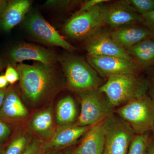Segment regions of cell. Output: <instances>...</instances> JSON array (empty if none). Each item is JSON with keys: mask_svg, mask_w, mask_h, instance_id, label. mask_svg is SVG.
Instances as JSON below:
<instances>
[{"mask_svg": "<svg viewBox=\"0 0 154 154\" xmlns=\"http://www.w3.org/2000/svg\"><path fill=\"white\" fill-rule=\"evenodd\" d=\"M146 70L149 76V80H147L149 83V89H150L152 96L154 97V65Z\"/></svg>", "mask_w": 154, "mask_h": 154, "instance_id": "cell-27", "label": "cell"}, {"mask_svg": "<svg viewBox=\"0 0 154 154\" xmlns=\"http://www.w3.org/2000/svg\"><path fill=\"white\" fill-rule=\"evenodd\" d=\"M86 49L89 55L118 57L132 60L126 50L111 37L110 31L102 28L88 37Z\"/></svg>", "mask_w": 154, "mask_h": 154, "instance_id": "cell-10", "label": "cell"}, {"mask_svg": "<svg viewBox=\"0 0 154 154\" xmlns=\"http://www.w3.org/2000/svg\"><path fill=\"white\" fill-rule=\"evenodd\" d=\"M11 133L9 127L3 122H0V139L5 137Z\"/></svg>", "mask_w": 154, "mask_h": 154, "instance_id": "cell-29", "label": "cell"}, {"mask_svg": "<svg viewBox=\"0 0 154 154\" xmlns=\"http://www.w3.org/2000/svg\"><path fill=\"white\" fill-rule=\"evenodd\" d=\"M0 110V116L8 118H20L28 114V110L14 91H9Z\"/></svg>", "mask_w": 154, "mask_h": 154, "instance_id": "cell-18", "label": "cell"}, {"mask_svg": "<svg viewBox=\"0 0 154 154\" xmlns=\"http://www.w3.org/2000/svg\"><path fill=\"white\" fill-rule=\"evenodd\" d=\"M148 90L147 80L137 75L111 76L98 89L114 107H121L131 100L145 95Z\"/></svg>", "mask_w": 154, "mask_h": 154, "instance_id": "cell-1", "label": "cell"}, {"mask_svg": "<svg viewBox=\"0 0 154 154\" xmlns=\"http://www.w3.org/2000/svg\"><path fill=\"white\" fill-rule=\"evenodd\" d=\"M1 154V148H0V154Z\"/></svg>", "mask_w": 154, "mask_h": 154, "instance_id": "cell-36", "label": "cell"}, {"mask_svg": "<svg viewBox=\"0 0 154 154\" xmlns=\"http://www.w3.org/2000/svg\"><path fill=\"white\" fill-rule=\"evenodd\" d=\"M92 126H81L76 124L63 125L55 131L51 143L56 147L70 145L88 132Z\"/></svg>", "mask_w": 154, "mask_h": 154, "instance_id": "cell-17", "label": "cell"}, {"mask_svg": "<svg viewBox=\"0 0 154 154\" xmlns=\"http://www.w3.org/2000/svg\"><path fill=\"white\" fill-rule=\"evenodd\" d=\"M69 86L84 93L98 90L102 80L88 62L78 57L67 55L60 59Z\"/></svg>", "mask_w": 154, "mask_h": 154, "instance_id": "cell-3", "label": "cell"}, {"mask_svg": "<svg viewBox=\"0 0 154 154\" xmlns=\"http://www.w3.org/2000/svg\"><path fill=\"white\" fill-rule=\"evenodd\" d=\"M144 154H150L148 152H146Z\"/></svg>", "mask_w": 154, "mask_h": 154, "instance_id": "cell-35", "label": "cell"}, {"mask_svg": "<svg viewBox=\"0 0 154 154\" xmlns=\"http://www.w3.org/2000/svg\"><path fill=\"white\" fill-rule=\"evenodd\" d=\"M5 95L6 94H5V92L2 90H0V108L2 106L5 97Z\"/></svg>", "mask_w": 154, "mask_h": 154, "instance_id": "cell-32", "label": "cell"}, {"mask_svg": "<svg viewBox=\"0 0 154 154\" xmlns=\"http://www.w3.org/2000/svg\"><path fill=\"white\" fill-rule=\"evenodd\" d=\"M38 150V143L34 140L21 154H37Z\"/></svg>", "mask_w": 154, "mask_h": 154, "instance_id": "cell-28", "label": "cell"}, {"mask_svg": "<svg viewBox=\"0 0 154 154\" xmlns=\"http://www.w3.org/2000/svg\"><path fill=\"white\" fill-rule=\"evenodd\" d=\"M148 152L150 154H154V140L151 143L149 144L147 146Z\"/></svg>", "mask_w": 154, "mask_h": 154, "instance_id": "cell-33", "label": "cell"}, {"mask_svg": "<svg viewBox=\"0 0 154 154\" xmlns=\"http://www.w3.org/2000/svg\"><path fill=\"white\" fill-rule=\"evenodd\" d=\"M114 113L126 122L136 134H144L153 128L154 100L146 94L119 107Z\"/></svg>", "mask_w": 154, "mask_h": 154, "instance_id": "cell-4", "label": "cell"}, {"mask_svg": "<svg viewBox=\"0 0 154 154\" xmlns=\"http://www.w3.org/2000/svg\"><path fill=\"white\" fill-rule=\"evenodd\" d=\"M110 35L117 44L126 50L144 39L154 38L153 33L142 23L114 28L110 31Z\"/></svg>", "mask_w": 154, "mask_h": 154, "instance_id": "cell-13", "label": "cell"}, {"mask_svg": "<svg viewBox=\"0 0 154 154\" xmlns=\"http://www.w3.org/2000/svg\"><path fill=\"white\" fill-rule=\"evenodd\" d=\"M31 5L28 0L8 2L6 8L0 15V27L9 31L22 22Z\"/></svg>", "mask_w": 154, "mask_h": 154, "instance_id": "cell-14", "label": "cell"}, {"mask_svg": "<svg viewBox=\"0 0 154 154\" xmlns=\"http://www.w3.org/2000/svg\"><path fill=\"white\" fill-rule=\"evenodd\" d=\"M109 2V1L108 0H89V1H86L80 10L77 11L76 13H75L73 16H77L80 14L85 13L91 10L97 5L103 4L104 2Z\"/></svg>", "mask_w": 154, "mask_h": 154, "instance_id": "cell-24", "label": "cell"}, {"mask_svg": "<svg viewBox=\"0 0 154 154\" xmlns=\"http://www.w3.org/2000/svg\"><path fill=\"white\" fill-rule=\"evenodd\" d=\"M105 25L116 28L130 24L142 23L141 15L131 8L124 1L104 5Z\"/></svg>", "mask_w": 154, "mask_h": 154, "instance_id": "cell-11", "label": "cell"}, {"mask_svg": "<svg viewBox=\"0 0 154 154\" xmlns=\"http://www.w3.org/2000/svg\"><path fill=\"white\" fill-rule=\"evenodd\" d=\"M25 25L28 32L40 41L70 51L75 49L39 14H32L26 20Z\"/></svg>", "mask_w": 154, "mask_h": 154, "instance_id": "cell-9", "label": "cell"}, {"mask_svg": "<svg viewBox=\"0 0 154 154\" xmlns=\"http://www.w3.org/2000/svg\"><path fill=\"white\" fill-rule=\"evenodd\" d=\"M149 144L147 135L137 134L134 136L130 145L128 154H144Z\"/></svg>", "mask_w": 154, "mask_h": 154, "instance_id": "cell-21", "label": "cell"}, {"mask_svg": "<svg viewBox=\"0 0 154 154\" xmlns=\"http://www.w3.org/2000/svg\"><path fill=\"white\" fill-rule=\"evenodd\" d=\"M104 4L97 5L84 14L73 16L64 27L65 33L71 38L88 37L105 25Z\"/></svg>", "mask_w": 154, "mask_h": 154, "instance_id": "cell-7", "label": "cell"}, {"mask_svg": "<svg viewBox=\"0 0 154 154\" xmlns=\"http://www.w3.org/2000/svg\"><path fill=\"white\" fill-rule=\"evenodd\" d=\"M3 63L2 61L0 60V71L2 69V68L3 67Z\"/></svg>", "mask_w": 154, "mask_h": 154, "instance_id": "cell-34", "label": "cell"}, {"mask_svg": "<svg viewBox=\"0 0 154 154\" xmlns=\"http://www.w3.org/2000/svg\"><path fill=\"white\" fill-rule=\"evenodd\" d=\"M8 82L6 79L5 75H0V90L5 88L8 85Z\"/></svg>", "mask_w": 154, "mask_h": 154, "instance_id": "cell-30", "label": "cell"}, {"mask_svg": "<svg viewBox=\"0 0 154 154\" xmlns=\"http://www.w3.org/2000/svg\"><path fill=\"white\" fill-rule=\"evenodd\" d=\"M9 56L14 63H22L23 61L32 60L51 66L57 60L55 54L51 51L28 43H22L13 48Z\"/></svg>", "mask_w": 154, "mask_h": 154, "instance_id": "cell-12", "label": "cell"}, {"mask_svg": "<svg viewBox=\"0 0 154 154\" xmlns=\"http://www.w3.org/2000/svg\"><path fill=\"white\" fill-rule=\"evenodd\" d=\"M143 24L154 34V11L141 15Z\"/></svg>", "mask_w": 154, "mask_h": 154, "instance_id": "cell-26", "label": "cell"}, {"mask_svg": "<svg viewBox=\"0 0 154 154\" xmlns=\"http://www.w3.org/2000/svg\"><path fill=\"white\" fill-rule=\"evenodd\" d=\"M52 67L40 63L30 65L22 63L17 65L21 89L30 101H39L52 89L54 82Z\"/></svg>", "mask_w": 154, "mask_h": 154, "instance_id": "cell-2", "label": "cell"}, {"mask_svg": "<svg viewBox=\"0 0 154 154\" xmlns=\"http://www.w3.org/2000/svg\"><path fill=\"white\" fill-rule=\"evenodd\" d=\"M131 8L139 14H147L154 11V0H124Z\"/></svg>", "mask_w": 154, "mask_h": 154, "instance_id": "cell-22", "label": "cell"}, {"mask_svg": "<svg viewBox=\"0 0 154 154\" xmlns=\"http://www.w3.org/2000/svg\"><path fill=\"white\" fill-rule=\"evenodd\" d=\"M77 111L73 99L69 96L60 100L57 108V119L60 124H71L74 121Z\"/></svg>", "mask_w": 154, "mask_h": 154, "instance_id": "cell-19", "label": "cell"}, {"mask_svg": "<svg viewBox=\"0 0 154 154\" xmlns=\"http://www.w3.org/2000/svg\"><path fill=\"white\" fill-rule=\"evenodd\" d=\"M8 83L14 84L20 79L19 73L16 69L11 65H8L5 75Z\"/></svg>", "mask_w": 154, "mask_h": 154, "instance_id": "cell-25", "label": "cell"}, {"mask_svg": "<svg viewBox=\"0 0 154 154\" xmlns=\"http://www.w3.org/2000/svg\"><path fill=\"white\" fill-rule=\"evenodd\" d=\"M52 124V112L48 109L36 114L31 122V125L33 129L39 133L47 132L51 128Z\"/></svg>", "mask_w": 154, "mask_h": 154, "instance_id": "cell-20", "label": "cell"}, {"mask_svg": "<svg viewBox=\"0 0 154 154\" xmlns=\"http://www.w3.org/2000/svg\"><path fill=\"white\" fill-rule=\"evenodd\" d=\"M8 3V2H7V1H0V15L2 14L3 12L5 11Z\"/></svg>", "mask_w": 154, "mask_h": 154, "instance_id": "cell-31", "label": "cell"}, {"mask_svg": "<svg viewBox=\"0 0 154 154\" xmlns=\"http://www.w3.org/2000/svg\"><path fill=\"white\" fill-rule=\"evenodd\" d=\"M87 61L99 75L109 78L119 75H137L141 71L132 60L115 56L87 55Z\"/></svg>", "mask_w": 154, "mask_h": 154, "instance_id": "cell-8", "label": "cell"}, {"mask_svg": "<svg viewBox=\"0 0 154 154\" xmlns=\"http://www.w3.org/2000/svg\"><path fill=\"white\" fill-rule=\"evenodd\" d=\"M105 146L103 154H127L135 136L132 128L113 113L103 121Z\"/></svg>", "mask_w": 154, "mask_h": 154, "instance_id": "cell-5", "label": "cell"}, {"mask_svg": "<svg viewBox=\"0 0 154 154\" xmlns=\"http://www.w3.org/2000/svg\"><path fill=\"white\" fill-rule=\"evenodd\" d=\"M103 121L91 127L75 154H103L105 146Z\"/></svg>", "mask_w": 154, "mask_h": 154, "instance_id": "cell-15", "label": "cell"}, {"mask_svg": "<svg viewBox=\"0 0 154 154\" xmlns=\"http://www.w3.org/2000/svg\"><path fill=\"white\" fill-rule=\"evenodd\" d=\"M81 104V113L76 123L79 126H93L114 112V107L98 90L82 93Z\"/></svg>", "mask_w": 154, "mask_h": 154, "instance_id": "cell-6", "label": "cell"}, {"mask_svg": "<svg viewBox=\"0 0 154 154\" xmlns=\"http://www.w3.org/2000/svg\"><path fill=\"white\" fill-rule=\"evenodd\" d=\"M126 51L141 71L154 65V38L144 39Z\"/></svg>", "mask_w": 154, "mask_h": 154, "instance_id": "cell-16", "label": "cell"}, {"mask_svg": "<svg viewBox=\"0 0 154 154\" xmlns=\"http://www.w3.org/2000/svg\"><path fill=\"white\" fill-rule=\"evenodd\" d=\"M28 139L24 136L15 139L7 149L5 154H21L25 151Z\"/></svg>", "mask_w": 154, "mask_h": 154, "instance_id": "cell-23", "label": "cell"}, {"mask_svg": "<svg viewBox=\"0 0 154 154\" xmlns=\"http://www.w3.org/2000/svg\"><path fill=\"white\" fill-rule=\"evenodd\" d=\"M152 129L153 130L154 132V126L153 128Z\"/></svg>", "mask_w": 154, "mask_h": 154, "instance_id": "cell-37", "label": "cell"}]
</instances>
